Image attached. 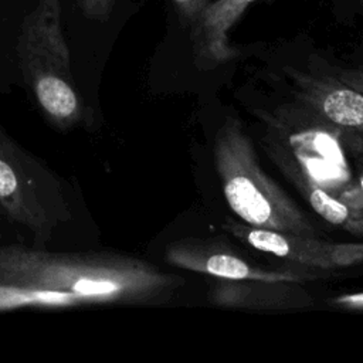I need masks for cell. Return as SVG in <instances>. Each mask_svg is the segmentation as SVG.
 Wrapping results in <instances>:
<instances>
[{
    "label": "cell",
    "mask_w": 363,
    "mask_h": 363,
    "mask_svg": "<svg viewBox=\"0 0 363 363\" xmlns=\"http://www.w3.org/2000/svg\"><path fill=\"white\" fill-rule=\"evenodd\" d=\"M213 153L227 204L242 223L313 235L315 227L303 211L259 167L252 145L237 119L230 118L218 128Z\"/></svg>",
    "instance_id": "cell-2"
},
{
    "label": "cell",
    "mask_w": 363,
    "mask_h": 363,
    "mask_svg": "<svg viewBox=\"0 0 363 363\" xmlns=\"http://www.w3.org/2000/svg\"><path fill=\"white\" fill-rule=\"evenodd\" d=\"M335 305L347 309H363V292L343 294L333 301Z\"/></svg>",
    "instance_id": "cell-14"
},
{
    "label": "cell",
    "mask_w": 363,
    "mask_h": 363,
    "mask_svg": "<svg viewBox=\"0 0 363 363\" xmlns=\"http://www.w3.org/2000/svg\"><path fill=\"white\" fill-rule=\"evenodd\" d=\"M332 75H335L339 81L345 82L346 85L363 92V65L356 68L335 69Z\"/></svg>",
    "instance_id": "cell-13"
},
{
    "label": "cell",
    "mask_w": 363,
    "mask_h": 363,
    "mask_svg": "<svg viewBox=\"0 0 363 363\" xmlns=\"http://www.w3.org/2000/svg\"><path fill=\"white\" fill-rule=\"evenodd\" d=\"M342 227L353 235L363 237V210H359V211L352 210L350 217L343 223Z\"/></svg>",
    "instance_id": "cell-15"
},
{
    "label": "cell",
    "mask_w": 363,
    "mask_h": 363,
    "mask_svg": "<svg viewBox=\"0 0 363 363\" xmlns=\"http://www.w3.org/2000/svg\"><path fill=\"white\" fill-rule=\"evenodd\" d=\"M336 197L350 210H363V176L359 179V182L349 183Z\"/></svg>",
    "instance_id": "cell-11"
},
{
    "label": "cell",
    "mask_w": 363,
    "mask_h": 363,
    "mask_svg": "<svg viewBox=\"0 0 363 363\" xmlns=\"http://www.w3.org/2000/svg\"><path fill=\"white\" fill-rule=\"evenodd\" d=\"M289 145L298 163L289 172L292 179L312 182L329 193L335 190L340 193L342 187L350 183L340 136L326 121L323 126L316 125L312 129L292 132Z\"/></svg>",
    "instance_id": "cell-6"
},
{
    "label": "cell",
    "mask_w": 363,
    "mask_h": 363,
    "mask_svg": "<svg viewBox=\"0 0 363 363\" xmlns=\"http://www.w3.org/2000/svg\"><path fill=\"white\" fill-rule=\"evenodd\" d=\"M0 207L38 247L47 244L69 217L57 176L0 129Z\"/></svg>",
    "instance_id": "cell-3"
},
{
    "label": "cell",
    "mask_w": 363,
    "mask_h": 363,
    "mask_svg": "<svg viewBox=\"0 0 363 363\" xmlns=\"http://www.w3.org/2000/svg\"><path fill=\"white\" fill-rule=\"evenodd\" d=\"M257 0L210 1L190 26L193 51L200 64L214 67L233 60L237 50L228 43V31Z\"/></svg>",
    "instance_id": "cell-9"
},
{
    "label": "cell",
    "mask_w": 363,
    "mask_h": 363,
    "mask_svg": "<svg viewBox=\"0 0 363 363\" xmlns=\"http://www.w3.org/2000/svg\"><path fill=\"white\" fill-rule=\"evenodd\" d=\"M223 228L257 251L315 269H335L363 264V242H329L228 220Z\"/></svg>",
    "instance_id": "cell-4"
},
{
    "label": "cell",
    "mask_w": 363,
    "mask_h": 363,
    "mask_svg": "<svg viewBox=\"0 0 363 363\" xmlns=\"http://www.w3.org/2000/svg\"><path fill=\"white\" fill-rule=\"evenodd\" d=\"M285 71L292 78L301 102L330 123L352 152L363 156V92L328 72L309 74L294 68Z\"/></svg>",
    "instance_id": "cell-5"
},
{
    "label": "cell",
    "mask_w": 363,
    "mask_h": 363,
    "mask_svg": "<svg viewBox=\"0 0 363 363\" xmlns=\"http://www.w3.org/2000/svg\"><path fill=\"white\" fill-rule=\"evenodd\" d=\"M174 7L179 11V16L184 23L189 24V27L194 23V20L199 17V14L206 9V6L210 3V0H172Z\"/></svg>",
    "instance_id": "cell-12"
},
{
    "label": "cell",
    "mask_w": 363,
    "mask_h": 363,
    "mask_svg": "<svg viewBox=\"0 0 363 363\" xmlns=\"http://www.w3.org/2000/svg\"><path fill=\"white\" fill-rule=\"evenodd\" d=\"M210 299L224 308L252 309L303 308L313 302L296 282L255 279H218L210 291Z\"/></svg>",
    "instance_id": "cell-8"
},
{
    "label": "cell",
    "mask_w": 363,
    "mask_h": 363,
    "mask_svg": "<svg viewBox=\"0 0 363 363\" xmlns=\"http://www.w3.org/2000/svg\"><path fill=\"white\" fill-rule=\"evenodd\" d=\"M294 180L303 191L311 207L330 224L343 225V223L350 217L352 210L346 204H343L336 196H332V193L326 191L325 189L312 182L296 177Z\"/></svg>",
    "instance_id": "cell-10"
},
{
    "label": "cell",
    "mask_w": 363,
    "mask_h": 363,
    "mask_svg": "<svg viewBox=\"0 0 363 363\" xmlns=\"http://www.w3.org/2000/svg\"><path fill=\"white\" fill-rule=\"evenodd\" d=\"M176 281L153 265L129 257L0 245V282L57 292L79 302H145L172 289Z\"/></svg>",
    "instance_id": "cell-1"
},
{
    "label": "cell",
    "mask_w": 363,
    "mask_h": 363,
    "mask_svg": "<svg viewBox=\"0 0 363 363\" xmlns=\"http://www.w3.org/2000/svg\"><path fill=\"white\" fill-rule=\"evenodd\" d=\"M166 258L170 264L179 268L199 274H207L216 277L217 279H255L302 284L315 278L312 272L264 269L248 264L245 259L234 254L190 244H177L169 248Z\"/></svg>",
    "instance_id": "cell-7"
}]
</instances>
